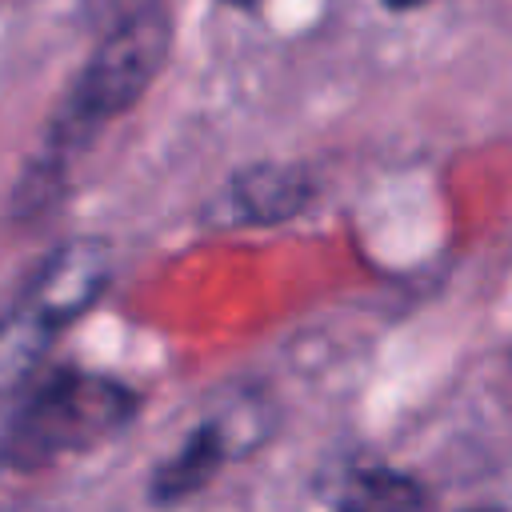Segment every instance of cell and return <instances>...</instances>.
<instances>
[{"mask_svg":"<svg viewBox=\"0 0 512 512\" xmlns=\"http://www.w3.org/2000/svg\"><path fill=\"white\" fill-rule=\"evenodd\" d=\"M164 56H168V16L160 8L132 12L116 32H108V40L88 60V68L64 108L60 136L80 140L84 132L100 128L108 116L136 104V96L160 72Z\"/></svg>","mask_w":512,"mask_h":512,"instance_id":"cell-2","label":"cell"},{"mask_svg":"<svg viewBox=\"0 0 512 512\" xmlns=\"http://www.w3.org/2000/svg\"><path fill=\"white\" fill-rule=\"evenodd\" d=\"M384 4H392V8H416V4H424V0H384Z\"/></svg>","mask_w":512,"mask_h":512,"instance_id":"cell-8","label":"cell"},{"mask_svg":"<svg viewBox=\"0 0 512 512\" xmlns=\"http://www.w3.org/2000/svg\"><path fill=\"white\" fill-rule=\"evenodd\" d=\"M108 280V252L96 240H76L68 248H60L44 272L36 276L32 292H28V308L48 320L52 328H60L64 320H72L76 312H84L100 288Z\"/></svg>","mask_w":512,"mask_h":512,"instance_id":"cell-3","label":"cell"},{"mask_svg":"<svg viewBox=\"0 0 512 512\" xmlns=\"http://www.w3.org/2000/svg\"><path fill=\"white\" fill-rule=\"evenodd\" d=\"M52 332L56 328L48 320H40L28 304L0 324V392L24 384V376L36 368L40 352L48 348Z\"/></svg>","mask_w":512,"mask_h":512,"instance_id":"cell-6","label":"cell"},{"mask_svg":"<svg viewBox=\"0 0 512 512\" xmlns=\"http://www.w3.org/2000/svg\"><path fill=\"white\" fill-rule=\"evenodd\" d=\"M412 500H420L416 484L388 472H368L348 480V504H412Z\"/></svg>","mask_w":512,"mask_h":512,"instance_id":"cell-7","label":"cell"},{"mask_svg":"<svg viewBox=\"0 0 512 512\" xmlns=\"http://www.w3.org/2000/svg\"><path fill=\"white\" fill-rule=\"evenodd\" d=\"M312 196V184L300 168H280V164H264V168H248L228 200L236 208L240 220H252V224H268V220H284L292 216L304 200Z\"/></svg>","mask_w":512,"mask_h":512,"instance_id":"cell-4","label":"cell"},{"mask_svg":"<svg viewBox=\"0 0 512 512\" xmlns=\"http://www.w3.org/2000/svg\"><path fill=\"white\" fill-rule=\"evenodd\" d=\"M132 416V392L104 376L60 372L40 384L0 432V464L16 472L44 468L84 452Z\"/></svg>","mask_w":512,"mask_h":512,"instance_id":"cell-1","label":"cell"},{"mask_svg":"<svg viewBox=\"0 0 512 512\" xmlns=\"http://www.w3.org/2000/svg\"><path fill=\"white\" fill-rule=\"evenodd\" d=\"M228 448H232L228 424L212 420V424L196 428V432L188 436V444L160 468V476H156V496H160V500H176V496L200 488V484L216 472V464L228 456Z\"/></svg>","mask_w":512,"mask_h":512,"instance_id":"cell-5","label":"cell"}]
</instances>
